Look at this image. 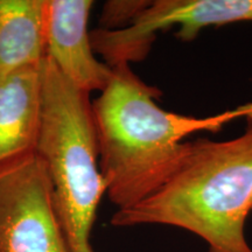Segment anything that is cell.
Instances as JSON below:
<instances>
[{
  "mask_svg": "<svg viewBox=\"0 0 252 252\" xmlns=\"http://www.w3.org/2000/svg\"><path fill=\"white\" fill-rule=\"evenodd\" d=\"M252 212V116L231 140L187 141L165 184L141 202L118 209L115 226L171 225L202 238L207 252H252L245 222Z\"/></svg>",
  "mask_w": 252,
  "mask_h": 252,
  "instance_id": "2",
  "label": "cell"
},
{
  "mask_svg": "<svg viewBox=\"0 0 252 252\" xmlns=\"http://www.w3.org/2000/svg\"><path fill=\"white\" fill-rule=\"evenodd\" d=\"M46 0H0V78L46 58Z\"/></svg>",
  "mask_w": 252,
  "mask_h": 252,
  "instance_id": "8",
  "label": "cell"
},
{
  "mask_svg": "<svg viewBox=\"0 0 252 252\" xmlns=\"http://www.w3.org/2000/svg\"><path fill=\"white\" fill-rule=\"evenodd\" d=\"M111 69L91 111L99 171L109 200L118 209L135 206L165 184L184 157L187 135L217 132L226 123L252 116V102L204 118L165 111L156 103L161 91L147 86L128 63Z\"/></svg>",
  "mask_w": 252,
  "mask_h": 252,
  "instance_id": "1",
  "label": "cell"
},
{
  "mask_svg": "<svg viewBox=\"0 0 252 252\" xmlns=\"http://www.w3.org/2000/svg\"><path fill=\"white\" fill-rule=\"evenodd\" d=\"M42 122L36 154L45 163L53 202L70 252H94L90 235L106 184L89 94L78 90L47 58L40 63Z\"/></svg>",
  "mask_w": 252,
  "mask_h": 252,
  "instance_id": "3",
  "label": "cell"
},
{
  "mask_svg": "<svg viewBox=\"0 0 252 252\" xmlns=\"http://www.w3.org/2000/svg\"><path fill=\"white\" fill-rule=\"evenodd\" d=\"M0 252H70L36 153L0 166Z\"/></svg>",
  "mask_w": 252,
  "mask_h": 252,
  "instance_id": "5",
  "label": "cell"
},
{
  "mask_svg": "<svg viewBox=\"0 0 252 252\" xmlns=\"http://www.w3.org/2000/svg\"><path fill=\"white\" fill-rule=\"evenodd\" d=\"M244 21H252V0H156L124 30L94 31L91 45L109 67L130 64L146 58L158 32L176 26V37L191 42L204 28Z\"/></svg>",
  "mask_w": 252,
  "mask_h": 252,
  "instance_id": "4",
  "label": "cell"
},
{
  "mask_svg": "<svg viewBox=\"0 0 252 252\" xmlns=\"http://www.w3.org/2000/svg\"><path fill=\"white\" fill-rule=\"evenodd\" d=\"M41 122L40 65L0 78V166L36 152Z\"/></svg>",
  "mask_w": 252,
  "mask_h": 252,
  "instance_id": "7",
  "label": "cell"
},
{
  "mask_svg": "<svg viewBox=\"0 0 252 252\" xmlns=\"http://www.w3.org/2000/svg\"><path fill=\"white\" fill-rule=\"evenodd\" d=\"M150 1H108L104 5L100 30L117 31L128 27Z\"/></svg>",
  "mask_w": 252,
  "mask_h": 252,
  "instance_id": "9",
  "label": "cell"
},
{
  "mask_svg": "<svg viewBox=\"0 0 252 252\" xmlns=\"http://www.w3.org/2000/svg\"><path fill=\"white\" fill-rule=\"evenodd\" d=\"M91 0H46V56L78 90L88 94L108 86L112 69L98 61L88 20Z\"/></svg>",
  "mask_w": 252,
  "mask_h": 252,
  "instance_id": "6",
  "label": "cell"
}]
</instances>
